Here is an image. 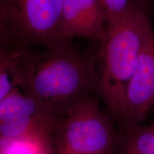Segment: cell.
<instances>
[{
	"label": "cell",
	"instance_id": "obj_3",
	"mask_svg": "<svg viewBox=\"0 0 154 154\" xmlns=\"http://www.w3.org/2000/svg\"><path fill=\"white\" fill-rule=\"evenodd\" d=\"M62 0H0V47L44 49L65 41L61 35Z\"/></svg>",
	"mask_w": 154,
	"mask_h": 154
},
{
	"label": "cell",
	"instance_id": "obj_13",
	"mask_svg": "<svg viewBox=\"0 0 154 154\" xmlns=\"http://www.w3.org/2000/svg\"><path fill=\"white\" fill-rule=\"evenodd\" d=\"M150 126V128H151V129L152 130V131H153L154 134V121H153V124H152L151 126Z\"/></svg>",
	"mask_w": 154,
	"mask_h": 154
},
{
	"label": "cell",
	"instance_id": "obj_4",
	"mask_svg": "<svg viewBox=\"0 0 154 154\" xmlns=\"http://www.w3.org/2000/svg\"><path fill=\"white\" fill-rule=\"evenodd\" d=\"M119 140L98 100L88 95L69 106L53 136L57 154H114Z\"/></svg>",
	"mask_w": 154,
	"mask_h": 154
},
{
	"label": "cell",
	"instance_id": "obj_6",
	"mask_svg": "<svg viewBox=\"0 0 154 154\" xmlns=\"http://www.w3.org/2000/svg\"><path fill=\"white\" fill-rule=\"evenodd\" d=\"M99 0H62L61 35L65 41L81 36L103 41L107 26Z\"/></svg>",
	"mask_w": 154,
	"mask_h": 154
},
{
	"label": "cell",
	"instance_id": "obj_12",
	"mask_svg": "<svg viewBox=\"0 0 154 154\" xmlns=\"http://www.w3.org/2000/svg\"><path fill=\"white\" fill-rule=\"evenodd\" d=\"M99 2L104 12L107 26L126 11L131 0H99Z\"/></svg>",
	"mask_w": 154,
	"mask_h": 154
},
{
	"label": "cell",
	"instance_id": "obj_1",
	"mask_svg": "<svg viewBox=\"0 0 154 154\" xmlns=\"http://www.w3.org/2000/svg\"><path fill=\"white\" fill-rule=\"evenodd\" d=\"M96 57L69 41L44 51L25 50L19 87L62 116L73 102L97 89Z\"/></svg>",
	"mask_w": 154,
	"mask_h": 154
},
{
	"label": "cell",
	"instance_id": "obj_8",
	"mask_svg": "<svg viewBox=\"0 0 154 154\" xmlns=\"http://www.w3.org/2000/svg\"><path fill=\"white\" fill-rule=\"evenodd\" d=\"M57 114L34 97L16 88L0 99V121L19 116ZM58 115V114H57Z\"/></svg>",
	"mask_w": 154,
	"mask_h": 154
},
{
	"label": "cell",
	"instance_id": "obj_7",
	"mask_svg": "<svg viewBox=\"0 0 154 154\" xmlns=\"http://www.w3.org/2000/svg\"><path fill=\"white\" fill-rule=\"evenodd\" d=\"M61 119V116L51 113L44 116H19L1 121V139L35 135L53 138Z\"/></svg>",
	"mask_w": 154,
	"mask_h": 154
},
{
	"label": "cell",
	"instance_id": "obj_9",
	"mask_svg": "<svg viewBox=\"0 0 154 154\" xmlns=\"http://www.w3.org/2000/svg\"><path fill=\"white\" fill-rule=\"evenodd\" d=\"M114 154H154V134L150 126L124 124Z\"/></svg>",
	"mask_w": 154,
	"mask_h": 154
},
{
	"label": "cell",
	"instance_id": "obj_10",
	"mask_svg": "<svg viewBox=\"0 0 154 154\" xmlns=\"http://www.w3.org/2000/svg\"><path fill=\"white\" fill-rule=\"evenodd\" d=\"M24 51L0 47V99L19 87Z\"/></svg>",
	"mask_w": 154,
	"mask_h": 154
},
{
	"label": "cell",
	"instance_id": "obj_2",
	"mask_svg": "<svg viewBox=\"0 0 154 154\" xmlns=\"http://www.w3.org/2000/svg\"><path fill=\"white\" fill-rule=\"evenodd\" d=\"M152 26L146 6L131 0L126 11L107 25L96 56L97 89L109 110L123 121L126 91L148 31Z\"/></svg>",
	"mask_w": 154,
	"mask_h": 154
},
{
	"label": "cell",
	"instance_id": "obj_11",
	"mask_svg": "<svg viewBox=\"0 0 154 154\" xmlns=\"http://www.w3.org/2000/svg\"><path fill=\"white\" fill-rule=\"evenodd\" d=\"M53 138L47 136H26L1 139L0 154H57Z\"/></svg>",
	"mask_w": 154,
	"mask_h": 154
},
{
	"label": "cell",
	"instance_id": "obj_5",
	"mask_svg": "<svg viewBox=\"0 0 154 154\" xmlns=\"http://www.w3.org/2000/svg\"><path fill=\"white\" fill-rule=\"evenodd\" d=\"M154 108V32L149 29L126 91L124 124H140Z\"/></svg>",
	"mask_w": 154,
	"mask_h": 154
}]
</instances>
